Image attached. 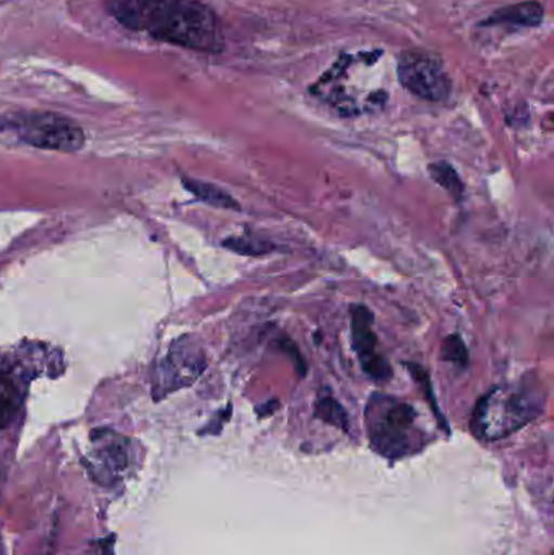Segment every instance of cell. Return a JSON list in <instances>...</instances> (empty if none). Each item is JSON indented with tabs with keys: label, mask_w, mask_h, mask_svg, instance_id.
Returning <instances> with one entry per match:
<instances>
[{
	"label": "cell",
	"mask_w": 554,
	"mask_h": 555,
	"mask_svg": "<svg viewBox=\"0 0 554 555\" xmlns=\"http://www.w3.org/2000/svg\"><path fill=\"white\" fill-rule=\"evenodd\" d=\"M545 395L523 382L516 387H498L485 395L472 417V430L481 440L503 439L540 416Z\"/></svg>",
	"instance_id": "obj_2"
},
{
	"label": "cell",
	"mask_w": 554,
	"mask_h": 555,
	"mask_svg": "<svg viewBox=\"0 0 554 555\" xmlns=\"http://www.w3.org/2000/svg\"><path fill=\"white\" fill-rule=\"evenodd\" d=\"M366 426L371 446L381 455L399 459L423 446L416 411L397 398L374 393L366 406Z\"/></svg>",
	"instance_id": "obj_3"
},
{
	"label": "cell",
	"mask_w": 554,
	"mask_h": 555,
	"mask_svg": "<svg viewBox=\"0 0 554 555\" xmlns=\"http://www.w3.org/2000/svg\"><path fill=\"white\" fill-rule=\"evenodd\" d=\"M397 75L402 87L422 100L439 103L451 94V78L441 59L423 49H409L399 55Z\"/></svg>",
	"instance_id": "obj_5"
},
{
	"label": "cell",
	"mask_w": 554,
	"mask_h": 555,
	"mask_svg": "<svg viewBox=\"0 0 554 555\" xmlns=\"http://www.w3.org/2000/svg\"><path fill=\"white\" fill-rule=\"evenodd\" d=\"M543 16H545V12H543L542 3L537 2V0H529V2L514 3V5L497 10L481 25L536 28V26L542 25Z\"/></svg>",
	"instance_id": "obj_8"
},
{
	"label": "cell",
	"mask_w": 554,
	"mask_h": 555,
	"mask_svg": "<svg viewBox=\"0 0 554 555\" xmlns=\"http://www.w3.org/2000/svg\"><path fill=\"white\" fill-rule=\"evenodd\" d=\"M9 129L36 149L72 153L83 149L85 133L74 120L52 113H26L7 120Z\"/></svg>",
	"instance_id": "obj_4"
},
{
	"label": "cell",
	"mask_w": 554,
	"mask_h": 555,
	"mask_svg": "<svg viewBox=\"0 0 554 555\" xmlns=\"http://www.w3.org/2000/svg\"><path fill=\"white\" fill-rule=\"evenodd\" d=\"M182 184L198 201L211 205V207L223 208V210H240V204L231 197L223 189L208 182L195 181V179H182Z\"/></svg>",
	"instance_id": "obj_10"
},
{
	"label": "cell",
	"mask_w": 554,
	"mask_h": 555,
	"mask_svg": "<svg viewBox=\"0 0 554 555\" xmlns=\"http://www.w3.org/2000/svg\"><path fill=\"white\" fill-rule=\"evenodd\" d=\"M441 358L465 367L468 364V349L464 339L459 335L448 336L441 346Z\"/></svg>",
	"instance_id": "obj_14"
},
{
	"label": "cell",
	"mask_w": 554,
	"mask_h": 555,
	"mask_svg": "<svg viewBox=\"0 0 554 555\" xmlns=\"http://www.w3.org/2000/svg\"><path fill=\"white\" fill-rule=\"evenodd\" d=\"M106 9L132 31L192 51H223L220 20L201 0H106Z\"/></svg>",
	"instance_id": "obj_1"
},
{
	"label": "cell",
	"mask_w": 554,
	"mask_h": 555,
	"mask_svg": "<svg viewBox=\"0 0 554 555\" xmlns=\"http://www.w3.org/2000/svg\"><path fill=\"white\" fill-rule=\"evenodd\" d=\"M429 175H431L433 181L441 185L451 197H454L458 202L462 201V197H464V182L461 181L451 165L445 162L435 163V165L429 166Z\"/></svg>",
	"instance_id": "obj_11"
},
{
	"label": "cell",
	"mask_w": 554,
	"mask_h": 555,
	"mask_svg": "<svg viewBox=\"0 0 554 555\" xmlns=\"http://www.w3.org/2000/svg\"><path fill=\"white\" fill-rule=\"evenodd\" d=\"M22 401L23 395L15 384V378L10 372L0 369V433L13 423Z\"/></svg>",
	"instance_id": "obj_9"
},
{
	"label": "cell",
	"mask_w": 554,
	"mask_h": 555,
	"mask_svg": "<svg viewBox=\"0 0 554 555\" xmlns=\"http://www.w3.org/2000/svg\"><path fill=\"white\" fill-rule=\"evenodd\" d=\"M315 416L321 417L322 421L332 424V426L340 427L344 430L348 429L347 413L331 395H319L318 401H315Z\"/></svg>",
	"instance_id": "obj_12"
},
{
	"label": "cell",
	"mask_w": 554,
	"mask_h": 555,
	"mask_svg": "<svg viewBox=\"0 0 554 555\" xmlns=\"http://www.w3.org/2000/svg\"><path fill=\"white\" fill-rule=\"evenodd\" d=\"M205 371V354L197 343L181 339L172 346L168 359L159 369V387L165 391L178 390L194 384Z\"/></svg>",
	"instance_id": "obj_7"
},
{
	"label": "cell",
	"mask_w": 554,
	"mask_h": 555,
	"mask_svg": "<svg viewBox=\"0 0 554 555\" xmlns=\"http://www.w3.org/2000/svg\"><path fill=\"white\" fill-rule=\"evenodd\" d=\"M351 339L363 371L373 380L387 382L392 377L387 358L377 349V335L374 332V313L363 304L351 307Z\"/></svg>",
	"instance_id": "obj_6"
},
{
	"label": "cell",
	"mask_w": 554,
	"mask_h": 555,
	"mask_svg": "<svg viewBox=\"0 0 554 555\" xmlns=\"http://www.w3.org/2000/svg\"><path fill=\"white\" fill-rule=\"evenodd\" d=\"M224 247L233 250L236 254H243V256H263L273 250L272 244L263 243L260 240H250V237H230L224 241Z\"/></svg>",
	"instance_id": "obj_13"
}]
</instances>
